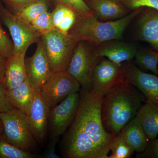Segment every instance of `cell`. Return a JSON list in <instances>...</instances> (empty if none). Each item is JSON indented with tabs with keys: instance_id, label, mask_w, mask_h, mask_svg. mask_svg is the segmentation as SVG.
Segmentation results:
<instances>
[{
	"instance_id": "34",
	"label": "cell",
	"mask_w": 158,
	"mask_h": 158,
	"mask_svg": "<svg viewBox=\"0 0 158 158\" xmlns=\"http://www.w3.org/2000/svg\"><path fill=\"white\" fill-rule=\"evenodd\" d=\"M38 1L40 0H6L7 3L11 6L13 10L22 8Z\"/></svg>"
},
{
	"instance_id": "31",
	"label": "cell",
	"mask_w": 158,
	"mask_h": 158,
	"mask_svg": "<svg viewBox=\"0 0 158 158\" xmlns=\"http://www.w3.org/2000/svg\"><path fill=\"white\" fill-rule=\"evenodd\" d=\"M7 94V90L2 82H0V113H5L13 108Z\"/></svg>"
},
{
	"instance_id": "35",
	"label": "cell",
	"mask_w": 158,
	"mask_h": 158,
	"mask_svg": "<svg viewBox=\"0 0 158 158\" xmlns=\"http://www.w3.org/2000/svg\"><path fill=\"white\" fill-rule=\"evenodd\" d=\"M7 59L5 57L0 55V82L4 81Z\"/></svg>"
},
{
	"instance_id": "8",
	"label": "cell",
	"mask_w": 158,
	"mask_h": 158,
	"mask_svg": "<svg viewBox=\"0 0 158 158\" xmlns=\"http://www.w3.org/2000/svg\"><path fill=\"white\" fill-rule=\"evenodd\" d=\"M80 102L78 92L72 94L56 106L51 108L48 130L51 138L64 135L76 116Z\"/></svg>"
},
{
	"instance_id": "3",
	"label": "cell",
	"mask_w": 158,
	"mask_h": 158,
	"mask_svg": "<svg viewBox=\"0 0 158 158\" xmlns=\"http://www.w3.org/2000/svg\"><path fill=\"white\" fill-rule=\"evenodd\" d=\"M141 9L119 19L108 21H100L95 14L78 16L73 29L69 34L77 42L85 41L94 47L110 40L121 39L125 30L140 13Z\"/></svg>"
},
{
	"instance_id": "26",
	"label": "cell",
	"mask_w": 158,
	"mask_h": 158,
	"mask_svg": "<svg viewBox=\"0 0 158 158\" xmlns=\"http://www.w3.org/2000/svg\"><path fill=\"white\" fill-rule=\"evenodd\" d=\"M58 5H63L73 10L77 16H88L94 14L84 0H55Z\"/></svg>"
},
{
	"instance_id": "30",
	"label": "cell",
	"mask_w": 158,
	"mask_h": 158,
	"mask_svg": "<svg viewBox=\"0 0 158 158\" xmlns=\"http://www.w3.org/2000/svg\"><path fill=\"white\" fill-rule=\"evenodd\" d=\"M71 9L63 5H58L51 13L53 23L55 28H57L67 12Z\"/></svg>"
},
{
	"instance_id": "27",
	"label": "cell",
	"mask_w": 158,
	"mask_h": 158,
	"mask_svg": "<svg viewBox=\"0 0 158 158\" xmlns=\"http://www.w3.org/2000/svg\"><path fill=\"white\" fill-rule=\"evenodd\" d=\"M130 11H134L142 7L153 8L158 10V0H118Z\"/></svg>"
},
{
	"instance_id": "16",
	"label": "cell",
	"mask_w": 158,
	"mask_h": 158,
	"mask_svg": "<svg viewBox=\"0 0 158 158\" xmlns=\"http://www.w3.org/2000/svg\"><path fill=\"white\" fill-rule=\"evenodd\" d=\"M26 52L13 54L8 58L3 84L6 90H10L27 78L25 65Z\"/></svg>"
},
{
	"instance_id": "19",
	"label": "cell",
	"mask_w": 158,
	"mask_h": 158,
	"mask_svg": "<svg viewBox=\"0 0 158 158\" xmlns=\"http://www.w3.org/2000/svg\"><path fill=\"white\" fill-rule=\"evenodd\" d=\"M150 141L158 135V106L146 102L142 105L135 116Z\"/></svg>"
},
{
	"instance_id": "22",
	"label": "cell",
	"mask_w": 158,
	"mask_h": 158,
	"mask_svg": "<svg viewBox=\"0 0 158 158\" xmlns=\"http://www.w3.org/2000/svg\"><path fill=\"white\" fill-rule=\"evenodd\" d=\"M40 156L14 146L6 140L3 133L0 135V158H36Z\"/></svg>"
},
{
	"instance_id": "18",
	"label": "cell",
	"mask_w": 158,
	"mask_h": 158,
	"mask_svg": "<svg viewBox=\"0 0 158 158\" xmlns=\"http://www.w3.org/2000/svg\"><path fill=\"white\" fill-rule=\"evenodd\" d=\"M7 94L11 104L27 116L29 115L35 91L28 78L10 90Z\"/></svg>"
},
{
	"instance_id": "12",
	"label": "cell",
	"mask_w": 158,
	"mask_h": 158,
	"mask_svg": "<svg viewBox=\"0 0 158 158\" xmlns=\"http://www.w3.org/2000/svg\"><path fill=\"white\" fill-rule=\"evenodd\" d=\"M25 65L31 86L35 91H40L52 73L42 40L38 42L34 55L25 59Z\"/></svg>"
},
{
	"instance_id": "1",
	"label": "cell",
	"mask_w": 158,
	"mask_h": 158,
	"mask_svg": "<svg viewBox=\"0 0 158 158\" xmlns=\"http://www.w3.org/2000/svg\"><path fill=\"white\" fill-rule=\"evenodd\" d=\"M79 91L77 113L62 138V156L66 158H108L116 136L107 131L103 124V97L84 88Z\"/></svg>"
},
{
	"instance_id": "21",
	"label": "cell",
	"mask_w": 158,
	"mask_h": 158,
	"mask_svg": "<svg viewBox=\"0 0 158 158\" xmlns=\"http://www.w3.org/2000/svg\"><path fill=\"white\" fill-rule=\"evenodd\" d=\"M48 11V0H40L13 10V14L23 22L30 24L43 12Z\"/></svg>"
},
{
	"instance_id": "33",
	"label": "cell",
	"mask_w": 158,
	"mask_h": 158,
	"mask_svg": "<svg viewBox=\"0 0 158 158\" xmlns=\"http://www.w3.org/2000/svg\"><path fill=\"white\" fill-rule=\"evenodd\" d=\"M59 138H52L47 147L45 151L43 152L41 158H60V156L56 152V146L59 141Z\"/></svg>"
},
{
	"instance_id": "15",
	"label": "cell",
	"mask_w": 158,
	"mask_h": 158,
	"mask_svg": "<svg viewBox=\"0 0 158 158\" xmlns=\"http://www.w3.org/2000/svg\"><path fill=\"white\" fill-rule=\"evenodd\" d=\"M147 8L138 19V38L158 51V10Z\"/></svg>"
},
{
	"instance_id": "32",
	"label": "cell",
	"mask_w": 158,
	"mask_h": 158,
	"mask_svg": "<svg viewBox=\"0 0 158 158\" xmlns=\"http://www.w3.org/2000/svg\"><path fill=\"white\" fill-rule=\"evenodd\" d=\"M138 156L141 158H158V138L150 141L145 151Z\"/></svg>"
},
{
	"instance_id": "23",
	"label": "cell",
	"mask_w": 158,
	"mask_h": 158,
	"mask_svg": "<svg viewBox=\"0 0 158 158\" xmlns=\"http://www.w3.org/2000/svg\"><path fill=\"white\" fill-rule=\"evenodd\" d=\"M135 58L141 67L158 75V52L149 49L138 50Z\"/></svg>"
},
{
	"instance_id": "13",
	"label": "cell",
	"mask_w": 158,
	"mask_h": 158,
	"mask_svg": "<svg viewBox=\"0 0 158 158\" xmlns=\"http://www.w3.org/2000/svg\"><path fill=\"white\" fill-rule=\"evenodd\" d=\"M50 108L45 104L40 91H35L34 100L27 116L31 131L37 142L43 143L48 131Z\"/></svg>"
},
{
	"instance_id": "5",
	"label": "cell",
	"mask_w": 158,
	"mask_h": 158,
	"mask_svg": "<svg viewBox=\"0 0 158 158\" xmlns=\"http://www.w3.org/2000/svg\"><path fill=\"white\" fill-rule=\"evenodd\" d=\"M52 72L66 71L78 42L58 29L41 35Z\"/></svg>"
},
{
	"instance_id": "7",
	"label": "cell",
	"mask_w": 158,
	"mask_h": 158,
	"mask_svg": "<svg viewBox=\"0 0 158 158\" xmlns=\"http://www.w3.org/2000/svg\"><path fill=\"white\" fill-rule=\"evenodd\" d=\"M98 59L90 44L80 41L74 49L66 71L80 83L82 88L90 90L92 72Z\"/></svg>"
},
{
	"instance_id": "17",
	"label": "cell",
	"mask_w": 158,
	"mask_h": 158,
	"mask_svg": "<svg viewBox=\"0 0 158 158\" xmlns=\"http://www.w3.org/2000/svg\"><path fill=\"white\" fill-rule=\"evenodd\" d=\"M92 11L102 21L115 20L126 16L130 11L118 0H92Z\"/></svg>"
},
{
	"instance_id": "6",
	"label": "cell",
	"mask_w": 158,
	"mask_h": 158,
	"mask_svg": "<svg viewBox=\"0 0 158 158\" xmlns=\"http://www.w3.org/2000/svg\"><path fill=\"white\" fill-rule=\"evenodd\" d=\"M81 87L66 71H61L52 73L40 92L45 104L51 109L70 94L78 92Z\"/></svg>"
},
{
	"instance_id": "36",
	"label": "cell",
	"mask_w": 158,
	"mask_h": 158,
	"mask_svg": "<svg viewBox=\"0 0 158 158\" xmlns=\"http://www.w3.org/2000/svg\"><path fill=\"white\" fill-rule=\"evenodd\" d=\"M4 126H3V124L1 120V118H0V135L3 134L4 133Z\"/></svg>"
},
{
	"instance_id": "4",
	"label": "cell",
	"mask_w": 158,
	"mask_h": 158,
	"mask_svg": "<svg viewBox=\"0 0 158 158\" xmlns=\"http://www.w3.org/2000/svg\"><path fill=\"white\" fill-rule=\"evenodd\" d=\"M4 136L9 143L20 149L32 152L37 141L31 131L27 116L16 108L0 113Z\"/></svg>"
},
{
	"instance_id": "20",
	"label": "cell",
	"mask_w": 158,
	"mask_h": 158,
	"mask_svg": "<svg viewBox=\"0 0 158 158\" xmlns=\"http://www.w3.org/2000/svg\"><path fill=\"white\" fill-rule=\"evenodd\" d=\"M119 133L138 154L143 152L147 148L149 140L135 117Z\"/></svg>"
},
{
	"instance_id": "24",
	"label": "cell",
	"mask_w": 158,
	"mask_h": 158,
	"mask_svg": "<svg viewBox=\"0 0 158 158\" xmlns=\"http://www.w3.org/2000/svg\"><path fill=\"white\" fill-rule=\"evenodd\" d=\"M112 153L108 158H129L135 150L120 133L115 136L110 147Z\"/></svg>"
},
{
	"instance_id": "25",
	"label": "cell",
	"mask_w": 158,
	"mask_h": 158,
	"mask_svg": "<svg viewBox=\"0 0 158 158\" xmlns=\"http://www.w3.org/2000/svg\"><path fill=\"white\" fill-rule=\"evenodd\" d=\"M30 25L41 35L55 29L51 13L48 11H44L40 15L30 23Z\"/></svg>"
},
{
	"instance_id": "9",
	"label": "cell",
	"mask_w": 158,
	"mask_h": 158,
	"mask_svg": "<svg viewBox=\"0 0 158 158\" xmlns=\"http://www.w3.org/2000/svg\"><path fill=\"white\" fill-rule=\"evenodd\" d=\"M123 81L122 64H116L108 59L99 61L98 59L92 72L90 91L103 97Z\"/></svg>"
},
{
	"instance_id": "28",
	"label": "cell",
	"mask_w": 158,
	"mask_h": 158,
	"mask_svg": "<svg viewBox=\"0 0 158 158\" xmlns=\"http://www.w3.org/2000/svg\"><path fill=\"white\" fill-rule=\"evenodd\" d=\"M13 43L0 25V55L8 59L13 55Z\"/></svg>"
},
{
	"instance_id": "14",
	"label": "cell",
	"mask_w": 158,
	"mask_h": 158,
	"mask_svg": "<svg viewBox=\"0 0 158 158\" xmlns=\"http://www.w3.org/2000/svg\"><path fill=\"white\" fill-rule=\"evenodd\" d=\"M94 48V53L97 58L106 57L110 61L118 64L130 62L135 56L138 49L131 44L122 41L103 43Z\"/></svg>"
},
{
	"instance_id": "2",
	"label": "cell",
	"mask_w": 158,
	"mask_h": 158,
	"mask_svg": "<svg viewBox=\"0 0 158 158\" xmlns=\"http://www.w3.org/2000/svg\"><path fill=\"white\" fill-rule=\"evenodd\" d=\"M144 100L135 87L125 81L110 90L102 103V121L107 131L118 135L135 117Z\"/></svg>"
},
{
	"instance_id": "29",
	"label": "cell",
	"mask_w": 158,
	"mask_h": 158,
	"mask_svg": "<svg viewBox=\"0 0 158 158\" xmlns=\"http://www.w3.org/2000/svg\"><path fill=\"white\" fill-rule=\"evenodd\" d=\"M77 16L76 13L73 10L69 9L57 29L63 34H68L70 29L75 23Z\"/></svg>"
},
{
	"instance_id": "10",
	"label": "cell",
	"mask_w": 158,
	"mask_h": 158,
	"mask_svg": "<svg viewBox=\"0 0 158 158\" xmlns=\"http://www.w3.org/2000/svg\"><path fill=\"white\" fill-rule=\"evenodd\" d=\"M1 16L12 37L13 54L26 52L31 44L38 42L41 34L32 28L30 25L19 19L12 12L2 9Z\"/></svg>"
},
{
	"instance_id": "11",
	"label": "cell",
	"mask_w": 158,
	"mask_h": 158,
	"mask_svg": "<svg viewBox=\"0 0 158 158\" xmlns=\"http://www.w3.org/2000/svg\"><path fill=\"white\" fill-rule=\"evenodd\" d=\"M125 81L138 89L144 95L146 102L158 106V77L143 72L131 62L122 65Z\"/></svg>"
}]
</instances>
